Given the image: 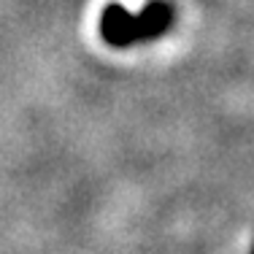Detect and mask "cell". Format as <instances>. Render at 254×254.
I'll use <instances>...</instances> for the list:
<instances>
[{
    "label": "cell",
    "mask_w": 254,
    "mask_h": 254,
    "mask_svg": "<svg viewBox=\"0 0 254 254\" xmlns=\"http://www.w3.org/2000/svg\"><path fill=\"white\" fill-rule=\"evenodd\" d=\"M173 19H176V8L168 0H149L141 14H130L125 5L108 3L100 14V38L108 46L125 49V46L165 35Z\"/></svg>",
    "instance_id": "cell-1"
}]
</instances>
